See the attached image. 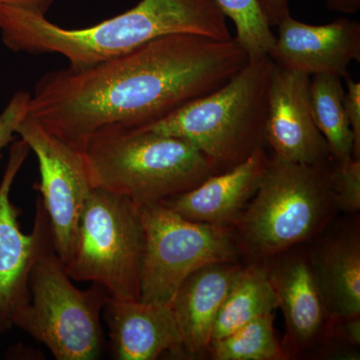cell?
Segmentation results:
<instances>
[{"label":"cell","mask_w":360,"mask_h":360,"mask_svg":"<svg viewBox=\"0 0 360 360\" xmlns=\"http://www.w3.org/2000/svg\"><path fill=\"white\" fill-rule=\"evenodd\" d=\"M248 60L234 39L165 35L96 65L45 73L30 94L27 115L82 151L104 127H146L212 94Z\"/></svg>","instance_id":"cell-1"},{"label":"cell","mask_w":360,"mask_h":360,"mask_svg":"<svg viewBox=\"0 0 360 360\" xmlns=\"http://www.w3.org/2000/svg\"><path fill=\"white\" fill-rule=\"evenodd\" d=\"M175 33L232 39L217 0H141L120 15L80 30H68L41 14L0 4V34L7 49L61 54L71 68L96 65Z\"/></svg>","instance_id":"cell-2"},{"label":"cell","mask_w":360,"mask_h":360,"mask_svg":"<svg viewBox=\"0 0 360 360\" xmlns=\"http://www.w3.org/2000/svg\"><path fill=\"white\" fill-rule=\"evenodd\" d=\"M82 153L92 187L137 206L161 203L215 174L188 142L139 127H104L90 135Z\"/></svg>","instance_id":"cell-3"},{"label":"cell","mask_w":360,"mask_h":360,"mask_svg":"<svg viewBox=\"0 0 360 360\" xmlns=\"http://www.w3.org/2000/svg\"><path fill=\"white\" fill-rule=\"evenodd\" d=\"M274 68L269 56L250 58L219 89L139 129L188 142L210 161L215 174L227 172L266 144L269 91Z\"/></svg>","instance_id":"cell-4"},{"label":"cell","mask_w":360,"mask_h":360,"mask_svg":"<svg viewBox=\"0 0 360 360\" xmlns=\"http://www.w3.org/2000/svg\"><path fill=\"white\" fill-rule=\"evenodd\" d=\"M39 250L30 276V302L13 326L44 343L58 360H92L103 347L101 314L108 296L99 285L82 290L72 283L54 248L42 201Z\"/></svg>","instance_id":"cell-5"},{"label":"cell","mask_w":360,"mask_h":360,"mask_svg":"<svg viewBox=\"0 0 360 360\" xmlns=\"http://www.w3.org/2000/svg\"><path fill=\"white\" fill-rule=\"evenodd\" d=\"M329 163L269 158L257 193L234 222L246 245L269 257L314 236L333 202Z\"/></svg>","instance_id":"cell-6"},{"label":"cell","mask_w":360,"mask_h":360,"mask_svg":"<svg viewBox=\"0 0 360 360\" xmlns=\"http://www.w3.org/2000/svg\"><path fill=\"white\" fill-rule=\"evenodd\" d=\"M146 232L139 206L92 187L65 269L72 281L101 286L108 297L141 300Z\"/></svg>","instance_id":"cell-7"},{"label":"cell","mask_w":360,"mask_h":360,"mask_svg":"<svg viewBox=\"0 0 360 360\" xmlns=\"http://www.w3.org/2000/svg\"><path fill=\"white\" fill-rule=\"evenodd\" d=\"M146 232L141 302L172 307L187 277L205 265L236 262L229 226L191 221L161 203L139 206Z\"/></svg>","instance_id":"cell-8"},{"label":"cell","mask_w":360,"mask_h":360,"mask_svg":"<svg viewBox=\"0 0 360 360\" xmlns=\"http://www.w3.org/2000/svg\"><path fill=\"white\" fill-rule=\"evenodd\" d=\"M16 134L39 160L40 182L33 187L41 193L40 200L49 215L56 253L63 264H68L85 201L92 189L84 156L28 115L18 125Z\"/></svg>","instance_id":"cell-9"},{"label":"cell","mask_w":360,"mask_h":360,"mask_svg":"<svg viewBox=\"0 0 360 360\" xmlns=\"http://www.w3.org/2000/svg\"><path fill=\"white\" fill-rule=\"evenodd\" d=\"M22 139L13 142L9 160L0 182V330L13 328L16 314L30 302V276L39 250L41 210L37 202L34 225L30 234L21 231L20 210L11 202V187L30 155Z\"/></svg>","instance_id":"cell-10"},{"label":"cell","mask_w":360,"mask_h":360,"mask_svg":"<svg viewBox=\"0 0 360 360\" xmlns=\"http://www.w3.org/2000/svg\"><path fill=\"white\" fill-rule=\"evenodd\" d=\"M310 78L276 65L270 80L265 136L276 158L300 165H322L333 158L315 124Z\"/></svg>","instance_id":"cell-11"},{"label":"cell","mask_w":360,"mask_h":360,"mask_svg":"<svg viewBox=\"0 0 360 360\" xmlns=\"http://www.w3.org/2000/svg\"><path fill=\"white\" fill-rule=\"evenodd\" d=\"M277 26L278 37L269 56L284 70L345 79L350 65L360 61L359 21L340 18L328 25H311L290 14Z\"/></svg>","instance_id":"cell-12"},{"label":"cell","mask_w":360,"mask_h":360,"mask_svg":"<svg viewBox=\"0 0 360 360\" xmlns=\"http://www.w3.org/2000/svg\"><path fill=\"white\" fill-rule=\"evenodd\" d=\"M269 161L264 148L258 149L238 167L210 175L198 186L161 205L191 221L229 226L257 193Z\"/></svg>","instance_id":"cell-13"},{"label":"cell","mask_w":360,"mask_h":360,"mask_svg":"<svg viewBox=\"0 0 360 360\" xmlns=\"http://www.w3.org/2000/svg\"><path fill=\"white\" fill-rule=\"evenodd\" d=\"M103 310L115 359L155 360L182 347L172 307L108 297Z\"/></svg>","instance_id":"cell-14"},{"label":"cell","mask_w":360,"mask_h":360,"mask_svg":"<svg viewBox=\"0 0 360 360\" xmlns=\"http://www.w3.org/2000/svg\"><path fill=\"white\" fill-rule=\"evenodd\" d=\"M240 269L236 262L205 265L187 277L177 290L172 309L182 347L189 354H202L210 348L217 314Z\"/></svg>","instance_id":"cell-15"},{"label":"cell","mask_w":360,"mask_h":360,"mask_svg":"<svg viewBox=\"0 0 360 360\" xmlns=\"http://www.w3.org/2000/svg\"><path fill=\"white\" fill-rule=\"evenodd\" d=\"M295 347L314 345L328 328L329 316L314 267L302 257H291L270 272Z\"/></svg>","instance_id":"cell-16"},{"label":"cell","mask_w":360,"mask_h":360,"mask_svg":"<svg viewBox=\"0 0 360 360\" xmlns=\"http://www.w3.org/2000/svg\"><path fill=\"white\" fill-rule=\"evenodd\" d=\"M312 267L331 321L360 316L359 238L328 243Z\"/></svg>","instance_id":"cell-17"},{"label":"cell","mask_w":360,"mask_h":360,"mask_svg":"<svg viewBox=\"0 0 360 360\" xmlns=\"http://www.w3.org/2000/svg\"><path fill=\"white\" fill-rule=\"evenodd\" d=\"M277 309L278 298L269 270L257 264L241 267L217 314L212 342Z\"/></svg>","instance_id":"cell-18"},{"label":"cell","mask_w":360,"mask_h":360,"mask_svg":"<svg viewBox=\"0 0 360 360\" xmlns=\"http://www.w3.org/2000/svg\"><path fill=\"white\" fill-rule=\"evenodd\" d=\"M341 78L316 75L310 78V99L317 129L326 139L333 160L345 165L354 160V134L345 115Z\"/></svg>","instance_id":"cell-19"},{"label":"cell","mask_w":360,"mask_h":360,"mask_svg":"<svg viewBox=\"0 0 360 360\" xmlns=\"http://www.w3.org/2000/svg\"><path fill=\"white\" fill-rule=\"evenodd\" d=\"M274 314L262 315L231 335L210 343L208 350L217 360H283L288 354L277 340Z\"/></svg>","instance_id":"cell-20"},{"label":"cell","mask_w":360,"mask_h":360,"mask_svg":"<svg viewBox=\"0 0 360 360\" xmlns=\"http://www.w3.org/2000/svg\"><path fill=\"white\" fill-rule=\"evenodd\" d=\"M225 16H229L236 28V41L248 58L269 56L276 37L266 20L257 0H217Z\"/></svg>","instance_id":"cell-21"},{"label":"cell","mask_w":360,"mask_h":360,"mask_svg":"<svg viewBox=\"0 0 360 360\" xmlns=\"http://www.w3.org/2000/svg\"><path fill=\"white\" fill-rule=\"evenodd\" d=\"M331 193L335 205L345 212H359L360 208V160L345 165L336 163L331 170Z\"/></svg>","instance_id":"cell-22"},{"label":"cell","mask_w":360,"mask_h":360,"mask_svg":"<svg viewBox=\"0 0 360 360\" xmlns=\"http://www.w3.org/2000/svg\"><path fill=\"white\" fill-rule=\"evenodd\" d=\"M30 99V92H15L0 113V158L2 150L13 141L18 125L27 115Z\"/></svg>","instance_id":"cell-23"},{"label":"cell","mask_w":360,"mask_h":360,"mask_svg":"<svg viewBox=\"0 0 360 360\" xmlns=\"http://www.w3.org/2000/svg\"><path fill=\"white\" fill-rule=\"evenodd\" d=\"M345 80L347 82V89L345 90L343 105L354 134L352 155L354 160H360V84L354 82L350 77L345 78Z\"/></svg>","instance_id":"cell-24"},{"label":"cell","mask_w":360,"mask_h":360,"mask_svg":"<svg viewBox=\"0 0 360 360\" xmlns=\"http://www.w3.org/2000/svg\"><path fill=\"white\" fill-rule=\"evenodd\" d=\"M262 13L270 26H277L286 16L290 15L288 0H257Z\"/></svg>","instance_id":"cell-25"},{"label":"cell","mask_w":360,"mask_h":360,"mask_svg":"<svg viewBox=\"0 0 360 360\" xmlns=\"http://www.w3.org/2000/svg\"><path fill=\"white\" fill-rule=\"evenodd\" d=\"M340 322V335L343 340L354 347H359L360 343V316L335 321Z\"/></svg>","instance_id":"cell-26"},{"label":"cell","mask_w":360,"mask_h":360,"mask_svg":"<svg viewBox=\"0 0 360 360\" xmlns=\"http://www.w3.org/2000/svg\"><path fill=\"white\" fill-rule=\"evenodd\" d=\"M54 0H0V4L21 7L46 16Z\"/></svg>","instance_id":"cell-27"},{"label":"cell","mask_w":360,"mask_h":360,"mask_svg":"<svg viewBox=\"0 0 360 360\" xmlns=\"http://www.w3.org/2000/svg\"><path fill=\"white\" fill-rule=\"evenodd\" d=\"M329 11L354 14L360 9V0H326Z\"/></svg>","instance_id":"cell-28"},{"label":"cell","mask_w":360,"mask_h":360,"mask_svg":"<svg viewBox=\"0 0 360 360\" xmlns=\"http://www.w3.org/2000/svg\"><path fill=\"white\" fill-rule=\"evenodd\" d=\"M2 333V331H1V330H0V333Z\"/></svg>","instance_id":"cell-29"}]
</instances>
